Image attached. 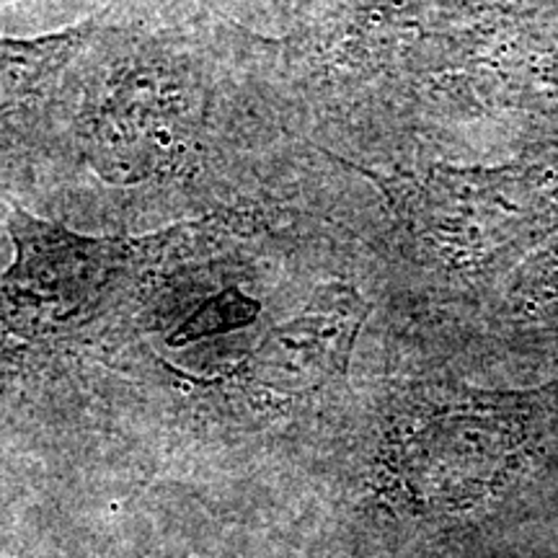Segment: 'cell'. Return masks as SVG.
Masks as SVG:
<instances>
[{
	"label": "cell",
	"mask_w": 558,
	"mask_h": 558,
	"mask_svg": "<svg viewBox=\"0 0 558 558\" xmlns=\"http://www.w3.org/2000/svg\"><path fill=\"white\" fill-rule=\"evenodd\" d=\"M558 456V383L416 388L396 403L373 460L383 507L424 522H473L525 494Z\"/></svg>",
	"instance_id": "1"
},
{
	"label": "cell",
	"mask_w": 558,
	"mask_h": 558,
	"mask_svg": "<svg viewBox=\"0 0 558 558\" xmlns=\"http://www.w3.org/2000/svg\"><path fill=\"white\" fill-rule=\"evenodd\" d=\"M386 192L427 259L478 275L512 264L558 228V150L494 169L432 166L388 179Z\"/></svg>",
	"instance_id": "2"
},
{
	"label": "cell",
	"mask_w": 558,
	"mask_h": 558,
	"mask_svg": "<svg viewBox=\"0 0 558 558\" xmlns=\"http://www.w3.org/2000/svg\"><path fill=\"white\" fill-rule=\"evenodd\" d=\"M16 259L0 277V344L62 337L96 318L137 269L145 243L88 239L24 209L11 215Z\"/></svg>",
	"instance_id": "3"
},
{
	"label": "cell",
	"mask_w": 558,
	"mask_h": 558,
	"mask_svg": "<svg viewBox=\"0 0 558 558\" xmlns=\"http://www.w3.org/2000/svg\"><path fill=\"white\" fill-rule=\"evenodd\" d=\"M199 128V96L179 73L130 68L107 83L88 117V153L109 181L179 169Z\"/></svg>",
	"instance_id": "4"
},
{
	"label": "cell",
	"mask_w": 558,
	"mask_h": 558,
	"mask_svg": "<svg viewBox=\"0 0 558 558\" xmlns=\"http://www.w3.org/2000/svg\"><path fill=\"white\" fill-rule=\"evenodd\" d=\"M367 318V300L347 282H326L305 308L277 324L248 354V386L282 401L320 393L347 375Z\"/></svg>",
	"instance_id": "5"
},
{
	"label": "cell",
	"mask_w": 558,
	"mask_h": 558,
	"mask_svg": "<svg viewBox=\"0 0 558 558\" xmlns=\"http://www.w3.org/2000/svg\"><path fill=\"white\" fill-rule=\"evenodd\" d=\"M83 39L86 29H70L39 39L0 37V117L37 99L68 65Z\"/></svg>",
	"instance_id": "6"
},
{
	"label": "cell",
	"mask_w": 558,
	"mask_h": 558,
	"mask_svg": "<svg viewBox=\"0 0 558 558\" xmlns=\"http://www.w3.org/2000/svg\"><path fill=\"white\" fill-rule=\"evenodd\" d=\"M509 311L518 324H558V243L522 264L509 288Z\"/></svg>",
	"instance_id": "7"
},
{
	"label": "cell",
	"mask_w": 558,
	"mask_h": 558,
	"mask_svg": "<svg viewBox=\"0 0 558 558\" xmlns=\"http://www.w3.org/2000/svg\"><path fill=\"white\" fill-rule=\"evenodd\" d=\"M259 313V305L254 300L239 295L235 290L220 292L218 298L207 300L202 308L192 313L184 324L173 331L171 341L173 344H190V341L215 337V333H226L239 329V326H246L256 318Z\"/></svg>",
	"instance_id": "8"
}]
</instances>
